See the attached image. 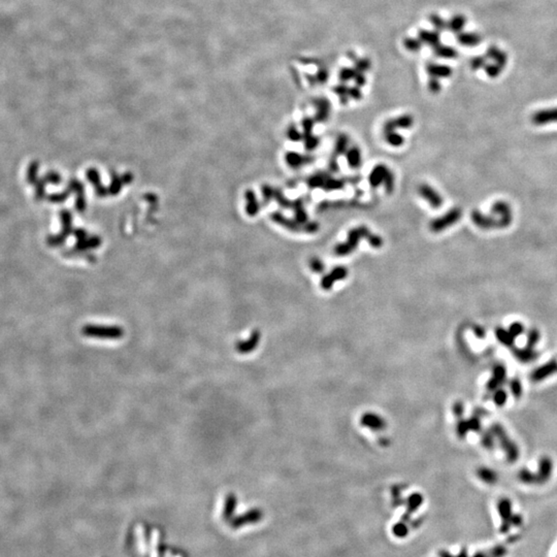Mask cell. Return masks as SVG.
<instances>
[{"label": "cell", "mask_w": 557, "mask_h": 557, "mask_svg": "<svg viewBox=\"0 0 557 557\" xmlns=\"http://www.w3.org/2000/svg\"><path fill=\"white\" fill-rule=\"evenodd\" d=\"M258 341H259V333L258 331H254V333L248 338V340L239 341L235 348H237V351L241 353V354H247V353H250L256 348Z\"/></svg>", "instance_id": "13"}, {"label": "cell", "mask_w": 557, "mask_h": 557, "mask_svg": "<svg viewBox=\"0 0 557 557\" xmlns=\"http://www.w3.org/2000/svg\"><path fill=\"white\" fill-rule=\"evenodd\" d=\"M418 192H419L420 196L426 200L428 203H430V206L434 209L437 210L440 209L441 206H443L444 203V199L443 197L440 195L438 192L433 188L432 186H430L428 184H421L418 188Z\"/></svg>", "instance_id": "5"}, {"label": "cell", "mask_w": 557, "mask_h": 557, "mask_svg": "<svg viewBox=\"0 0 557 557\" xmlns=\"http://www.w3.org/2000/svg\"><path fill=\"white\" fill-rule=\"evenodd\" d=\"M346 159L350 168L357 169L361 166L362 157L361 151L358 147H351L346 154Z\"/></svg>", "instance_id": "14"}, {"label": "cell", "mask_w": 557, "mask_h": 557, "mask_svg": "<svg viewBox=\"0 0 557 557\" xmlns=\"http://www.w3.org/2000/svg\"><path fill=\"white\" fill-rule=\"evenodd\" d=\"M274 197H276L277 201L280 203L281 207H283L285 209L292 208V201H290L288 198H286L280 190H275Z\"/></svg>", "instance_id": "28"}, {"label": "cell", "mask_w": 557, "mask_h": 557, "mask_svg": "<svg viewBox=\"0 0 557 557\" xmlns=\"http://www.w3.org/2000/svg\"><path fill=\"white\" fill-rule=\"evenodd\" d=\"M491 213L494 215L489 216L492 224V229L495 228H506L512 222L513 216L512 211L509 205L503 201L495 202L491 208Z\"/></svg>", "instance_id": "3"}, {"label": "cell", "mask_w": 557, "mask_h": 557, "mask_svg": "<svg viewBox=\"0 0 557 557\" xmlns=\"http://www.w3.org/2000/svg\"><path fill=\"white\" fill-rule=\"evenodd\" d=\"M287 136L291 142H295V143L301 142L302 139H304L303 132L299 131L297 129V127L294 124H291L290 126H289L288 130H287Z\"/></svg>", "instance_id": "24"}, {"label": "cell", "mask_w": 557, "mask_h": 557, "mask_svg": "<svg viewBox=\"0 0 557 557\" xmlns=\"http://www.w3.org/2000/svg\"><path fill=\"white\" fill-rule=\"evenodd\" d=\"M371 230L366 226H359L356 228H353L349 231L347 241L344 243H340L335 247V254L338 257H345L351 253L354 252L357 248L358 244L360 243L361 239H368L371 234Z\"/></svg>", "instance_id": "2"}, {"label": "cell", "mask_w": 557, "mask_h": 557, "mask_svg": "<svg viewBox=\"0 0 557 557\" xmlns=\"http://www.w3.org/2000/svg\"><path fill=\"white\" fill-rule=\"evenodd\" d=\"M328 175L324 174V173H317L313 176H310L308 179V185L309 188L315 189V188H323L324 184L326 180L328 179Z\"/></svg>", "instance_id": "18"}, {"label": "cell", "mask_w": 557, "mask_h": 557, "mask_svg": "<svg viewBox=\"0 0 557 557\" xmlns=\"http://www.w3.org/2000/svg\"><path fill=\"white\" fill-rule=\"evenodd\" d=\"M531 120L534 125L544 126L550 123H557V109L539 111L535 113Z\"/></svg>", "instance_id": "10"}, {"label": "cell", "mask_w": 557, "mask_h": 557, "mask_svg": "<svg viewBox=\"0 0 557 557\" xmlns=\"http://www.w3.org/2000/svg\"><path fill=\"white\" fill-rule=\"evenodd\" d=\"M428 89H430L432 93L436 94L441 90V84L438 83V81L435 78H433L430 81V83H428Z\"/></svg>", "instance_id": "35"}, {"label": "cell", "mask_w": 557, "mask_h": 557, "mask_svg": "<svg viewBox=\"0 0 557 557\" xmlns=\"http://www.w3.org/2000/svg\"><path fill=\"white\" fill-rule=\"evenodd\" d=\"M389 170L390 169L385 164H378L374 166L369 176L370 185L372 188H378L379 186H381L384 183L385 179H386Z\"/></svg>", "instance_id": "11"}, {"label": "cell", "mask_w": 557, "mask_h": 557, "mask_svg": "<svg viewBox=\"0 0 557 557\" xmlns=\"http://www.w3.org/2000/svg\"><path fill=\"white\" fill-rule=\"evenodd\" d=\"M348 146H349V137L346 134H340L337 142H336V147H335V155L333 157L338 158L340 155H342L344 153H347V150H348Z\"/></svg>", "instance_id": "17"}, {"label": "cell", "mask_w": 557, "mask_h": 557, "mask_svg": "<svg viewBox=\"0 0 557 557\" xmlns=\"http://www.w3.org/2000/svg\"><path fill=\"white\" fill-rule=\"evenodd\" d=\"M314 105L316 108L315 121L320 122V123H323V122L327 121L328 118H329V115H330V110H331V104H330L329 100L327 98H324V97L316 98L314 100Z\"/></svg>", "instance_id": "9"}, {"label": "cell", "mask_w": 557, "mask_h": 557, "mask_svg": "<svg viewBox=\"0 0 557 557\" xmlns=\"http://www.w3.org/2000/svg\"><path fill=\"white\" fill-rule=\"evenodd\" d=\"M394 183H395L394 175H393V173H392L391 170H389L387 176H386V179H385L384 183H383L384 186H385V190H386V192H387L388 194H391L392 192H393V190H394Z\"/></svg>", "instance_id": "29"}, {"label": "cell", "mask_w": 557, "mask_h": 557, "mask_svg": "<svg viewBox=\"0 0 557 557\" xmlns=\"http://www.w3.org/2000/svg\"><path fill=\"white\" fill-rule=\"evenodd\" d=\"M419 39L422 42H425V44L430 45L432 47H437L438 41H440V37H438V34L436 32H431L425 30H421L419 32Z\"/></svg>", "instance_id": "19"}, {"label": "cell", "mask_w": 557, "mask_h": 557, "mask_svg": "<svg viewBox=\"0 0 557 557\" xmlns=\"http://www.w3.org/2000/svg\"><path fill=\"white\" fill-rule=\"evenodd\" d=\"M314 125H315V120L312 119V118H309V117L304 118L303 121H302L304 139L313 135V128H314Z\"/></svg>", "instance_id": "22"}, {"label": "cell", "mask_w": 557, "mask_h": 557, "mask_svg": "<svg viewBox=\"0 0 557 557\" xmlns=\"http://www.w3.org/2000/svg\"><path fill=\"white\" fill-rule=\"evenodd\" d=\"M463 217V211L459 208H453L448 211L445 215L432 220L430 228L434 233H440L445 229L455 225Z\"/></svg>", "instance_id": "4"}, {"label": "cell", "mask_w": 557, "mask_h": 557, "mask_svg": "<svg viewBox=\"0 0 557 557\" xmlns=\"http://www.w3.org/2000/svg\"><path fill=\"white\" fill-rule=\"evenodd\" d=\"M315 78H316L317 84H324V83L327 82V80L329 78V72L325 68H321L320 70H318Z\"/></svg>", "instance_id": "34"}, {"label": "cell", "mask_w": 557, "mask_h": 557, "mask_svg": "<svg viewBox=\"0 0 557 557\" xmlns=\"http://www.w3.org/2000/svg\"><path fill=\"white\" fill-rule=\"evenodd\" d=\"M292 210L294 211L295 221H297L299 224H303V225H305L307 222H309L307 212H306L305 206H304V200L302 198H298V199H296L292 202Z\"/></svg>", "instance_id": "15"}, {"label": "cell", "mask_w": 557, "mask_h": 557, "mask_svg": "<svg viewBox=\"0 0 557 557\" xmlns=\"http://www.w3.org/2000/svg\"><path fill=\"white\" fill-rule=\"evenodd\" d=\"M355 66L358 72L363 73L364 71H367L371 68V62L368 59H358L355 60Z\"/></svg>", "instance_id": "33"}, {"label": "cell", "mask_w": 557, "mask_h": 557, "mask_svg": "<svg viewBox=\"0 0 557 557\" xmlns=\"http://www.w3.org/2000/svg\"><path fill=\"white\" fill-rule=\"evenodd\" d=\"M450 26H451V28H452L453 30H459V29H462L463 26H464V19H463L462 17H456V18H454V19L452 20L451 25H450Z\"/></svg>", "instance_id": "37"}, {"label": "cell", "mask_w": 557, "mask_h": 557, "mask_svg": "<svg viewBox=\"0 0 557 557\" xmlns=\"http://www.w3.org/2000/svg\"><path fill=\"white\" fill-rule=\"evenodd\" d=\"M357 73H358V71H357L356 69L342 68V69L340 71L339 77H340V80L341 82H348V81H350V80H352V79L354 80L355 77L357 76Z\"/></svg>", "instance_id": "26"}, {"label": "cell", "mask_w": 557, "mask_h": 557, "mask_svg": "<svg viewBox=\"0 0 557 557\" xmlns=\"http://www.w3.org/2000/svg\"><path fill=\"white\" fill-rule=\"evenodd\" d=\"M435 54L445 58H452L455 56V52L453 49L448 47H437L435 50Z\"/></svg>", "instance_id": "31"}, {"label": "cell", "mask_w": 557, "mask_h": 557, "mask_svg": "<svg viewBox=\"0 0 557 557\" xmlns=\"http://www.w3.org/2000/svg\"><path fill=\"white\" fill-rule=\"evenodd\" d=\"M427 71L433 78H446L451 74V69L449 67L445 65H437V64H428Z\"/></svg>", "instance_id": "16"}, {"label": "cell", "mask_w": 557, "mask_h": 557, "mask_svg": "<svg viewBox=\"0 0 557 557\" xmlns=\"http://www.w3.org/2000/svg\"><path fill=\"white\" fill-rule=\"evenodd\" d=\"M347 276H348V270L345 266H337L329 274L323 277L322 282H321V286H322L325 290H329L337 281L344 280L345 278H347Z\"/></svg>", "instance_id": "7"}, {"label": "cell", "mask_w": 557, "mask_h": 557, "mask_svg": "<svg viewBox=\"0 0 557 557\" xmlns=\"http://www.w3.org/2000/svg\"><path fill=\"white\" fill-rule=\"evenodd\" d=\"M82 335L86 338L96 340H117L124 337L125 331L121 326L117 325H96L89 324L82 328Z\"/></svg>", "instance_id": "1"}, {"label": "cell", "mask_w": 557, "mask_h": 557, "mask_svg": "<svg viewBox=\"0 0 557 557\" xmlns=\"http://www.w3.org/2000/svg\"><path fill=\"white\" fill-rule=\"evenodd\" d=\"M304 141H305V147L308 151H313V150H315L320 144V138L315 135L305 138Z\"/></svg>", "instance_id": "30"}, {"label": "cell", "mask_w": 557, "mask_h": 557, "mask_svg": "<svg viewBox=\"0 0 557 557\" xmlns=\"http://www.w3.org/2000/svg\"><path fill=\"white\" fill-rule=\"evenodd\" d=\"M403 44L405 49L411 52H418L422 47V41L416 38H405Z\"/></svg>", "instance_id": "25"}, {"label": "cell", "mask_w": 557, "mask_h": 557, "mask_svg": "<svg viewBox=\"0 0 557 557\" xmlns=\"http://www.w3.org/2000/svg\"><path fill=\"white\" fill-rule=\"evenodd\" d=\"M354 80H355V83H356V85L358 86V87H361V86H364V84H366V81H367V80H366V77H364L363 73H361V72H358V73H357V76L355 77Z\"/></svg>", "instance_id": "39"}, {"label": "cell", "mask_w": 557, "mask_h": 557, "mask_svg": "<svg viewBox=\"0 0 557 557\" xmlns=\"http://www.w3.org/2000/svg\"><path fill=\"white\" fill-rule=\"evenodd\" d=\"M349 97L352 98V99H354V100H360L361 99L362 94H361L360 88L358 87V86H357V87H353V88L349 89Z\"/></svg>", "instance_id": "36"}, {"label": "cell", "mask_w": 557, "mask_h": 557, "mask_svg": "<svg viewBox=\"0 0 557 557\" xmlns=\"http://www.w3.org/2000/svg\"><path fill=\"white\" fill-rule=\"evenodd\" d=\"M345 185V181L344 180H338V179H333L330 176L328 177V179L326 180L325 184L323 186L324 191H335V190H340Z\"/></svg>", "instance_id": "21"}, {"label": "cell", "mask_w": 557, "mask_h": 557, "mask_svg": "<svg viewBox=\"0 0 557 557\" xmlns=\"http://www.w3.org/2000/svg\"><path fill=\"white\" fill-rule=\"evenodd\" d=\"M287 164L293 169L301 168L304 165L314 162L315 157L310 155H302L296 152H289L285 156Z\"/></svg>", "instance_id": "8"}, {"label": "cell", "mask_w": 557, "mask_h": 557, "mask_svg": "<svg viewBox=\"0 0 557 557\" xmlns=\"http://www.w3.org/2000/svg\"><path fill=\"white\" fill-rule=\"evenodd\" d=\"M367 241L370 243V245L371 246L372 248H374V249L381 248L382 246H383V244H384L383 239L380 237V235H378V234H372V233H371V234L369 235V238L367 239Z\"/></svg>", "instance_id": "32"}, {"label": "cell", "mask_w": 557, "mask_h": 557, "mask_svg": "<svg viewBox=\"0 0 557 557\" xmlns=\"http://www.w3.org/2000/svg\"><path fill=\"white\" fill-rule=\"evenodd\" d=\"M385 136V141H386L387 144H389L392 147H401L403 145L404 143V138L402 134L398 133V132H387V133H384Z\"/></svg>", "instance_id": "20"}, {"label": "cell", "mask_w": 557, "mask_h": 557, "mask_svg": "<svg viewBox=\"0 0 557 557\" xmlns=\"http://www.w3.org/2000/svg\"><path fill=\"white\" fill-rule=\"evenodd\" d=\"M309 264L310 269H312V271H314L317 274H321V273L324 272V269H325L324 263L320 258H318V257H312V258H310L309 261Z\"/></svg>", "instance_id": "27"}, {"label": "cell", "mask_w": 557, "mask_h": 557, "mask_svg": "<svg viewBox=\"0 0 557 557\" xmlns=\"http://www.w3.org/2000/svg\"><path fill=\"white\" fill-rule=\"evenodd\" d=\"M272 218L275 222H277L278 224L282 225L283 227L291 230L293 232H303L305 231V225L303 224H299L297 221L295 220H290L286 217H284L282 214L280 213H274L272 215Z\"/></svg>", "instance_id": "12"}, {"label": "cell", "mask_w": 557, "mask_h": 557, "mask_svg": "<svg viewBox=\"0 0 557 557\" xmlns=\"http://www.w3.org/2000/svg\"><path fill=\"white\" fill-rule=\"evenodd\" d=\"M349 89L350 88H348L345 84L338 85L334 89V92L340 96V101L341 104H347L349 101Z\"/></svg>", "instance_id": "23"}, {"label": "cell", "mask_w": 557, "mask_h": 557, "mask_svg": "<svg viewBox=\"0 0 557 557\" xmlns=\"http://www.w3.org/2000/svg\"><path fill=\"white\" fill-rule=\"evenodd\" d=\"M431 20H432L433 24L437 29L444 28V26H445V25H444V21H443L440 17H437V16H432Z\"/></svg>", "instance_id": "38"}, {"label": "cell", "mask_w": 557, "mask_h": 557, "mask_svg": "<svg viewBox=\"0 0 557 557\" xmlns=\"http://www.w3.org/2000/svg\"><path fill=\"white\" fill-rule=\"evenodd\" d=\"M414 124V118L411 115H402L395 119H390L384 123L383 132H393L396 129H409Z\"/></svg>", "instance_id": "6"}]
</instances>
